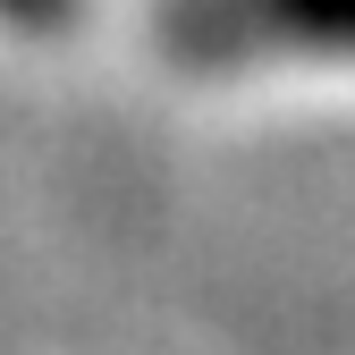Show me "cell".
<instances>
[{"mask_svg":"<svg viewBox=\"0 0 355 355\" xmlns=\"http://www.w3.org/2000/svg\"><path fill=\"white\" fill-rule=\"evenodd\" d=\"M187 51H245V42H313L355 51V0H195L178 9Z\"/></svg>","mask_w":355,"mask_h":355,"instance_id":"obj_1","label":"cell"},{"mask_svg":"<svg viewBox=\"0 0 355 355\" xmlns=\"http://www.w3.org/2000/svg\"><path fill=\"white\" fill-rule=\"evenodd\" d=\"M0 17L26 26V34H51V26H68V17H76V0H0Z\"/></svg>","mask_w":355,"mask_h":355,"instance_id":"obj_2","label":"cell"}]
</instances>
